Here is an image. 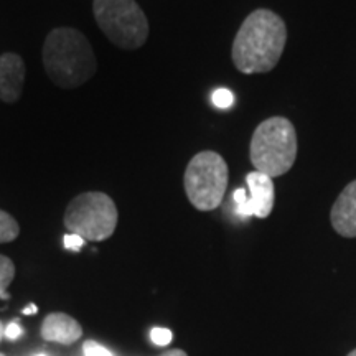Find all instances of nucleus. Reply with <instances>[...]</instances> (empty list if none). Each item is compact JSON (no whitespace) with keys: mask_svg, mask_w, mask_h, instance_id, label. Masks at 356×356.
<instances>
[{"mask_svg":"<svg viewBox=\"0 0 356 356\" xmlns=\"http://www.w3.org/2000/svg\"><path fill=\"white\" fill-rule=\"evenodd\" d=\"M287 43V26L277 13L257 8L249 13L233 42V63L243 74L274 70Z\"/></svg>","mask_w":356,"mask_h":356,"instance_id":"nucleus-1","label":"nucleus"},{"mask_svg":"<svg viewBox=\"0 0 356 356\" xmlns=\"http://www.w3.org/2000/svg\"><path fill=\"white\" fill-rule=\"evenodd\" d=\"M43 66L58 88L74 89L95 76L97 61L86 35L76 29L60 26L47 35Z\"/></svg>","mask_w":356,"mask_h":356,"instance_id":"nucleus-2","label":"nucleus"},{"mask_svg":"<svg viewBox=\"0 0 356 356\" xmlns=\"http://www.w3.org/2000/svg\"><path fill=\"white\" fill-rule=\"evenodd\" d=\"M256 172L277 178L291 170L297 159V132L287 118L275 115L256 127L249 145Z\"/></svg>","mask_w":356,"mask_h":356,"instance_id":"nucleus-3","label":"nucleus"},{"mask_svg":"<svg viewBox=\"0 0 356 356\" xmlns=\"http://www.w3.org/2000/svg\"><path fill=\"white\" fill-rule=\"evenodd\" d=\"M119 211L114 200L102 191H84L71 200L63 222L71 234L84 241L99 243L109 239L118 228Z\"/></svg>","mask_w":356,"mask_h":356,"instance_id":"nucleus-4","label":"nucleus"},{"mask_svg":"<svg viewBox=\"0 0 356 356\" xmlns=\"http://www.w3.org/2000/svg\"><path fill=\"white\" fill-rule=\"evenodd\" d=\"M92 12L101 32L118 48L137 50L149 38V20L136 0H95Z\"/></svg>","mask_w":356,"mask_h":356,"instance_id":"nucleus-5","label":"nucleus"},{"mask_svg":"<svg viewBox=\"0 0 356 356\" xmlns=\"http://www.w3.org/2000/svg\"><path fill=\"white\" fill-rule=\"evenodd\" d=\"M184 186L190 203L198 211L216 210L228 188V163L218 152L203 150L190 160Z\"/></svg>","mask_w":356,"mask_h":356,"instance_id":"nucleus-6","label":"nucleus"},{"mask_svg":"<svg viewBox=\"0 0 356 356\" xmlns=\"http://www.w3.org/2000/svg\"><path fill=\"white\" fill-rule=\"evenodd\" d=\"M246 184L249 195L241 204H238V213L243 216L267 218L273 213L275 200L273 178L254 170L246 175Z\"/></svg>","mask_w":356,"mask_h":356,"instance_id":"nucleus-7","label":"nucleus"},{"mask_svg":"<svg viewBox=\"0 0 356 356\" xmlns=\"http://www.w3.org/2000/svg\"><path fill=\"white\" fill-rule=\"evenodd\" d=\"M25 61L17 53H3L0 56V99L13 104L22 97L25 84Z\"/></svg>","mask_w":356,"mask_h":356,"instance_id":"nucleus-8","label":"nucleus"},{"mask_svg":"<svg viewBox=\"0 0 356 356\" xmlns=\"http://www.w3.org/2000/svg\"><path fill=\"white\" fill-rule=\"evenodd\" d=\"M330 220L333 229L343 238H356V180L338 195L333 203Z\"/></svg>","mask_w":356,"mask_h":356,"instance_id":"nucleus-9","label":"nucleus"},{"mask_svg":"<svg viewBox=\"0 0 356 356\" xmlns=\"http://www.w3.org/2000/svg\"><path fill=\"white\" fill-rule=\"evenodd\" d=\"M42 337L43 340L53 341L60 345H71L83 337V328L70 315L55 312V314L47 315L42 323Z\"/></svg>","mask_w":356,"mask_h":356,"instance_id":"nucleus-10","label":"nucleus"},{"mask_svg":"<svg viewBox=\"0 0 356 356\" xmlns=\"http://www.w3.org/2000/svg\"><path fill=\"white\" fill-rule=\"evenodd\" d=\"M20 226L15 218L8 215L7 211L0 210V244L12 243L19 238Z\"/></svg>","mask_w":356,"mask_h":356,"instance_id":"nucleus-11","label":"nucleus"},{"mask_svg":"<svg viewBox=\"0 0 356 356\" xmlns=\"http://www.w3.org/2000/svg\"><path fill=\"white\" fill-rule=\"evenodd\" d=\"M15 277V264L10 257L0 254V299H8L7 289Z\"/></svg>","mask_w":356,"mask_h":356,"instance_id":"nucleus-12","label":"nucleus"},{"mask_svg":"<svg viewBox=\"0 0 356 356\" xmlns=\"http://www.w3.org/2000/svg\"><path fill=\"white\" fill-rule=\"evenodd\" d=\"M233 101H234V96L229 89L220 88L213 92V104H215L216 108H220V109L229 108V106L233 104Z\"/></svg>","mask_w":356,"mask_h":356,"instance_id":"nucleus-13","label":"nucleus"},{"mask_svg":"<svg viewBox=\"0 0 356 356\" xmlns=\"http://www.w3.org/2000/svg\"><path fill=\"white\" fill-rule=\"evenodd\" d=\"M150 338H152V341L155 345L167 346L172 341L173 333L170 330H167V328L157 327V328H154L152 332H150Z\"/></svg>","mask_w":356,"mask_h":356,"instance_id":"nucleus-14","label":"nucleus"},{"mask_svg":"<svg viewBox=\"0 0 356 356\" xmlns=\"http://www.w3.org/2000/svg\"><path fill=\"white\" fill-rule=\"evenodd\" d=\"M83 351L84 356H113V353H111L108 348H104V346L96 343V341L92 340H88L86 343H84Z\"/></svg>","mask_w":356,"mask_h":356,"instance_id":"nucleus-15","label":"nucleus"},{"mask_svg":"<svg viewBox=\"0 0 356 356\" xmlns=\"http://www.w3.org/2000/svg\"><path fill=\"white\" fill-rule=\"evenodd\" d=\"M63 244L66 249H70V251H79V249L83 248L84 244V239L79 238L78 234H66L63 238Z\"/></svg>","mask_w":356,"mask_h":356,"instance_id":"nucleus-16","label":"nucleus"},{"mask_svg":"<svg viewBox=\"0 0 356 356\" xmlns=\"http://www.w3.org/2000/svg\"><path fill=\"white\" fill-rule=\"evenodd\" d=\"M6 337L8 338V340H17V338L22 337V328L20 325L17 322H12L8 327L6 328Z\"/></svg>","mask_w":356,"mask_h":356,"instance_id":"nucleus-17","label":"nucleus"},{"mask_svg":"<svg viewBox=\"0 0 356 356\" xmlns=\"http://www.w3.org/2000/svg\"><path fill=\"white\" fill-rule=\"evenodd\" d=\"M162 356H188V355H186L184 350H172V351H167V353H163Z\"/></svg>","mask_w":356,"mask_h":356,"instance_id":"nucleus-18","label":"nucleus"},{"mask_svg":"<svg viewBox=\"0 0 356 356\" xmlns=\"http://www.w3.org/2000/svg\"><path fill=\"white\" fill-rule=\"evenodd\" d=\"M37 312H38V307L32 304V305L26 307V309L24 310V314H25V315H33V314H37Z\"/></svg>","mask_w":356,"mask_h":356,"instance_id":"nucleus-19","label":"nucleus"},{"mask_svg":"<svg viewBox=\"0 0 356 356\" xmlns=\"http://www.w3.org/2000/svg\"><path fill=\"white\" fill-rule=\"evenodd\" d=\"M6 335V328H3V325H2V322H0V341H2V337Z\"/></svg>","mask_w":356,"mask_h":356,"instance_id":"nucleus-20","label":"nucleus"},{"mask_svg":"<svg viewBox=\"0 0 356 356\" xmlns=\"http://www.w3.org/2000/svg\"><path fill=\"white\" fill-rule=\"evenodd\" d=\"M348 356H356V350H353V351H351V353H350Z\"/></svg>","mask_w":356,"mask_h":356,"instance_id":"nucleus-21","label":"nucleus"},{"mask_svg":"<svg viewBox=\"0 0 356 356\" xmlns=\"http://www.w3.org/2000/svg\"><path fill=\"white\" fill-rule=\"evenodd\" d=\"M37 356H47V355H37Z\"/></svg>","mask_w":356,"mask_h":356,"instance_id":"nucleus-22","label":"nucleus"},{"mask_svg":"<svg viewBox=\"0 0 356 356\" xmlns=\"http://www.w3.org/2000/svg\"><path fill=\"white\" fill-rule=\"evenodd\" d=\"M0 356H6V355H2V353H0Z\"/></svg>","mask_w":356,"mask_h":356,"instance_id":"nucleus-23","label":"nucleus"}]
</instances>
